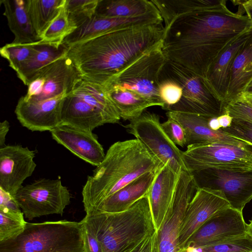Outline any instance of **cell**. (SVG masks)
Listing matches in <instances>:
<instances>
[{
	"label": "cell",
	"instance_id": "6da1fadb",
	"mask_svg": "<svg viewBox=\"0 0 252 252\" xmlns=\"http://www.w3.org/2000/svg\"><path fill=\"white\" fill-rule=\"evenodd\" d=\"M162 51L168 60L204 78L220 52L233 39L252 28L247 15L233 12L226 1L175 18L164 26Z\"/></svg>",
	"mask_w": 252,
	"mask_h": 252
},
{
	"label": "cell",
	"instance_id": "7a4b0ae2",
	"mask_svg": "<svg viewBox=\"0 0 252 252\" xmlns=\"http://www.w3.org/2000/svg\"><path fill=\"white\" fill-rule=\"evenodd\" d=\"M163 22L107 32L68 47L83 79L103 86L140 56L160 45Z\"/></svg>",
	"mask_w": 252,
	"mask_h": 252
},
{
	"label": "cell",
	"instance_id": "3957f363",
	"mask_svg": "<svg viewBox=\"0 0 252 252\" xmlns=\"http://www.w3.org/2000/svg\"><path fill=\"white\" fill-rule=\"evenodd\" d=\"M163 165L136 138L114 143L83 188L86 214L140 176L158 170Z\"/></svg>",
	"mask_w": 252,
	"mask_h": 252
},
{
	"label": "cell",
	"instance_id": "277c9868",
	"mask_svg": "<svg viewBox=\"0 0 252 252\" xmlns=\"http://www.w3.org/2000/svg\"><path fill=\"white\" fill-rule=\"evenodd\" d=\"M84 218L94 228L103 252H131L156 231L148 195L125 211L92 214Z\"/></svg>",
	"mask_w": 252,
	"mask_h": 252
},
{
	"label": "cell",
	"instance_id": "5b68a950",
	"mask_svg": "<svg viewBox=\"0 0 252 252\" xmlns=\"http://www.w3.org/2000/svg\"><path fill=\"white\" fill-rule=\"evenodd\" d=\"M0 252H88L83 222H27L17 237L0 242Z\"/></svg>",
	"mask_w": 252,
	"mask_h": 252
},
{
	"label": "cell",
	"instance_id": "8992f818",
	"mask_svg": "<svg viewBox=\"0 0 252 252\" xmlns=\"http://www.w3.org/2000/svg\"><path fill=\"white\" fill-rule=\"evenodd\" d=\"M160 76L171 79L182 88L180 101L167 111H179L218 117L224 105L211 92L204 79L191 70L167 60Z\"/></svg>",
	"mask_w": 252,
	"mask_h": 252
},
{
	"label": "cell",
	"instance_id": "52a82bcc",
	"mask_svg": "<svg viewBox=\"0 0 252 252\" xmlns=\"http://www.w3.org/2000/svg\"><path fill=\"white\" fill-rule=\"evenodd\" d=\"M167 60L161 43L140 56L106 83L132 91L162 108L158 85Z\"/></svg>",
	"mask_w": 252,
	"mask_h": 252
},
{
	"label": "cell",
	"instance_id": "ba28073f",
	"mask_svg": "<svg viewBox=\"0 0 252 252\" xmlns=\"http://www.w3.org/2000/svg\"><path fill=\"white\" fill-rule=\"evenodd\" d=\"M185 166L190 173L211 168H252V145L241 146L221 142L188 145L183 152Z\"/></svg>",
	"mask_w": 252,
	"mask_h": 252
},
{
	"label": "cell",
	"instance_id": "9c48e42d",
	"mask_svg": "<svg viewBox=\"0 0 252 252\" xmlns=\"http://www.w3.org/2000/svg\"><path fill=\"white\" fill-rule=\"evenodd\" d=\"M29 220L51 214L62 215L71 195L60 178L40 179L23 186L14 196Z\"/></svg>",
	"mask_w": 252,
	"mask_h": 252
},
{
	"label": "cell",
	"instance_id": "30bf717a",
	"mask_svg": "<svg viewBox=\"0 0 252 252\" xmlns=\"http://www.w3.org/2000/svg\"><path fill=\"white\" fill-rule=\"evenodd\" d=\"M124 126L163 164H168L178 174L182 170L188 171L183 160V151L166 134L158 115L144 112L139 118L130 121Z\"/></svg>",
	"mask_w": 252,
	"mask_h": 252
},
{
	"label": "cell",
	"instance_id": "8fae6325",
	"mask_svg": "<svg viewBox=\"0 0 252 252\" xmlns=\"http://www.w3.org/2000/svg\"><path fill=\"white\" fill-rule=\"evenodd\" d=\"M82 79L71 59L67 55L38 70L28 85L22 98L27 101H40L72 93Z\"/></svg>",
	"mask_w": 252,
	"mask_h": 252
},
{
	"label": "cell",
	"instance_id": "7c38bea8",
	"mask_svg": "<svg viewBox=\"0 0 252 252\" xmlns=\"http://www.w3.org/2000/svg\"><path fill=\"white\" fill-rule=\"evenodd\" d=\"M197 188L221 191L230 207L240 212L252 199V168L231 169L211 168L191 173Z\"/></svg>",
	"mask_w": 252,
	"mask_h": 252
},
{
	"label": "cell",
	"instance_id": "4fadbf2b",
	"mask_svg": "<svg viewBox=\"0 0 252 252\" xmlns=\"http://www.w3.org/2000/svg\"><path fill=\"white\" fill-rule=\"evenodd\" d=\"M197 187L193 175L182 170L174 196L160 228L156 231L155 252H178L180 227Z\"/></svg>",
	"mask_w": 252,
	"mask_h": 252
},
{
	"label": "cell",
	"instance_id": "5bb4252c",
	"mask_svg": "<svg viewBox=\"0 0 252 252\" xmlns=\"http://www.w3.org/2000/svg\"><path fill=\"white\" fill-rule=\"evenodd\" d=\"M228 207L230 205L221 191L206 188H197L180 227L179 250L185 248L192 235L211 217Z\"/></svg>",
	"mask_w": 252,
	"mask_h": 252
},
{
	"label": "cell",
	"instance_id": "9a60e30c",
	"mask_svg": "<svg viewBox=\"0 0 252 252\" xmlns=\"http://www.w3.org/2000/svg\"><path fill=\"white\" fill-rule=\"evenodd\" d=\"M247 233V224L242 212L228 207L216 213L200 227L184 249H195Z\"/></svg>",
	"mask_w": 252,
	"mask_h": 252
},
{
	"label": "cell",
	"instance_id": "2e32d148",
	"mask_svg": "<svg viewBox=\"0 0 252 252\" xmlns=\"http://www.w3.org/2000/svg\"><path fill=\"white\" fill-rule=\"evenodd\" d=\"M34 151L21 145L0 147V188L14 196L36 164Z\"/></svg>",
	"mask_w": 252,
	"mask_h": 252
},
{
	"label": "cell",
	"instance_id": "e0dca14e",
	"mask_svg": "<svg viewBox=\"0 0 252 252\" xmlns=\"http://www.w3.org/2000/svg\"><path fill=\"white\" fill-rule=\"evenodd\" d=\"M67 95L40 101H27L21 96L15 109L17 118L32 131H51L62 124V107Z\"/></svg>",
	"mask_w": 252,
	"mask_h": 252
},
{
	"label": "cell",
	"instance_id": "ac0fdd59",
	"mask_svg": "<svg viewBox=\"0 0 252 252\" xmlns=\"http://www.w3.org/2000/svg\"><path fill=\"white\" fill-rule=\"evenodd\" d=\"M159 12L132 18L105 17L94 14L67 35L63 43L67 47L112 31L137 26L162 22Z\"/></svg>",
	"mask_w": 252,
	"mask_h": 252
},
{
	"label": "cell",
	"instance_id": "d6986e66",
	"mask_svg": "<svg viewBox=\"0 0 252 252\" xmlns=\"http://www.w3.org/2000/svg\"><path fill=\"white\" fill-rule=\"evenodd\" d=\"M50 132L58 143L93 166H98L105 157L102 145L92 132L63 124Z\"/></svg>",
	"mask_w": 252,
	"mask_h": 252
},
{
	"label": "cell",
	"instance_id": "ffe728a7",
	"mask_svg": "<svg viewBox=\"0 0 252 252\" xmlns=\"http://www.w3.org/2000/svg\"><path fill=\"white\" fill-rule=\"evenodd\" d=\"M252 34V28L231 41L214 60L204 78L210 90L224 105L233 62Z\"/></svg>",
	"mask_w": 252,
	"mask_h": 252
},
{
	"label": "cell",
	"instance_id": "44dd1931",
	"mask_svg": "<svg viewBox=\"0 0 252 252\" xmlns=\"http://www.w3.org/2000/svg\"><path fill=\"white\" fill-rule=\"evenodd\" d=\"M167 118L178 122L184 128L188 145L210 142H221L241 146L252 145L223 132L211 129L208 126L209 116L179 111H167Z\"/></svg>",
	"mask_w": 252,
	"mask_h": 252
},
{
	"label": "cell",
	"instance_id": "7402d4cb",
	"mask_svg": "<svg viewBox=\"0 0 252 252\" xmlns=\"http://www.w3.org/2000/svg\"><path fill=\"white\" fill-rule=\"evenodd\" d=\"M180 174L176 173L168 164H165L152 185L148 197L156 230L161 226L172 203Z\"/></svg>",
	"mask_w": 252,
	"mask_h": 252
},
{
	"label": "cell",
	"instance_id": "603a6c76",
	"mask_svg": "<svg viewBox=\"0 0 252 252\" xmlns=\"http://www.w3.org/2000/svg\"><path fill=\"white\" fill-rule=\"evenodd\" d=\"M159 169L154 172H147L140 176L106 198L94 209L86 215L115 213L127 210L138 200L148 195Z\"/></svg>",
	"mask_w": 252,
	"mask_h": 252
},
{
	"label": "cell",
	"instance_id": "cb8c5ba5",
	"mask_svg": "<svg viewBox=\"0 0 252 252\" xmlns=\"http://www.w3.org/2000/svg\"><path fill=\"white\" fill-rule=\"evenodd\" d=\"M62 124L92 132L104 124L114 123L101 111L71 93L63 101Z\"/></svg>",
	"mask_w": 252,
	"mask_h": 252
},
{
	"label": "cell",
	"instance_id": "d4e9b609",
	"mask_svg": "<svg viewBox=\"0 0 252 252\" xmlns=\"http://www.w3.org/2000/svg\"><path fill=\"white\" fill-rule=\"evenodd\" d=\"M8 27L16 43H32L41 40L32 26L28 12L27 0H1Z\"/></svg>",
	"mask_w": 252,
	"mask_h": 252
},
{
	"label": "cell",
	"instance_id": "484cf974",
	"mask_svg": "<svg viewBox=\"0 0 252 252\" xmlns=\"http://www.w3.org/2000/svg\"><path fill=\"white\" fill-rule=\"evenodd\" d=\"M252 80V34L233 62L224 106L240 97Z\"/></svg>",
	"mask_w": 252,
	"mask_h": 252
},
{
	"label": "cell",
	"instance_id": "4316f807",
	"mask_svg": "<svg viewBox=\"0 0 252 252\" xmlns=\"http://www.w3.org/2000/svg\"><path fill=\"white\" fill-rule=\"evenodd\" d=\"M115 106L121 119L131 121L139 118L148 107L155 104L138 94L117 85L102 86Z\"/></svg>",
	"mask_w": 252,
	"mask_h": 252
},
{
	"label": "cell",
	"instance_id": "83f0119b",
	"mask_svg": "<svg viewBox=\"0 0 252 252\" xmlns=\"http://www.w3.org/2000/svg\"><path fill=\"white\" fill-rule=\"evenodd\" d=\"M68 48L63 43L40 40L30 57L16 72L18 77L28 86L31 79L42 67L67 55Z\"/></svg>",
	"mask_w": 252,
	"mask_h": 252
},
{
	"label": "cell",
	"instance_id": "f1b7e54d",
	"mask_svg": "<svg viewBox=\"0 0 252 252\" xmlns=\"http://www.w3.org/2000/svg\"><path fill=\"white\" fill-rule=\"evenodd\" d=\"M159 12L152 0H99L95 14L105 17L132 18Z\"/></svg>",
	"mask_w": 252,
	"mask_h": 252
},
{
	"label": "cell",
	"instance_id": "f546056e",
	"mask_svg": "<svg viewBox=\"0 0 252 252\" xmlns=\"http://www.w3.org/2000/svg\"><path fill=\"white\" fill-rule=\"evenodd\" d=\"M72 93L101 111L114 124L120 121L121 118L102 86L82 79L76 85Z\"/></svg>",
	"mask_w": 252,
	"mask_h": 252
},
{
	"label": "cell",
	"instance_id": "4dcf8cb0",
	"mask_svg": "<svg viewBox=\"0 0 252 252\" xmlns=\"http://www.w3.org/2000/svg\"><path fill=\"white\" fill-rule=\"evenodd\" d=\"M65 1L66 0H27L32 26L40 39Z\"/></svg>",
	"mask_w": 252,
	"mask_h": 252
},
{
	"label": "cell",
	"instance_id": "1f68e13d",
	"mask_svg": "<svg viewBox=\"0 0 252 252\" xmlns=\"http://www.w3.org/2000/svg\"><path fill=\"white\" fill-rule=\"evenodd\" d=\"M99 0H66L64 7L73 31L95 13Z\"/></svg>",
	"mask_w": 252,
	"mask_h": 252
},
{
	"label": "cell",
	"instance_id": "d6a6232c",
	"mask_svg": "<svg viewBox=\"0 0 252 252\" xmlns=\"http://www.w3.org/2000/svg\"><path fill=\"white\" fill-rule=\"evenodd\" d=\"M39 41L28 43H7L0 48V55L16 72L33 54Z\"/></svg>",
	"mask_w": 252,
	"mask_h": 252
},
{
	"label": "cell",
	"instance_id": "836d02e7",
	"mask_svg": "<svg viewBox=\"0 0 252 252\" xmlns=\"http://www.w3.org/2000/svg\"><path fill=\"white\" fill-rule=\"evenodd\" d=\"M190 250L198 252H252V237L247 233Z\"/></svg>",
	"mask_w": 252,
	"mask_h": 252
},
{
	"label": "cell",
	"instance_id": "e575fe53",
	"mask_svg": "<svg viewBox=\"0 0 252 252\" xmlns=\"http://www.w3.org/2000/svg\"><path fill=\"white\" fill-rule=\"evenodd\" d=\"M64 5L42 35V41L62 43L64 39L73 32Z\"/></svg>",
	"mask_w": 252,
	"mask_h": 252
},
{
	"label": "cell",
	"instance_id": "d590c367",
	"mask_svg": "<svg viewBox=\"0 0 252 252\" xmlns=\"http://www.w3.org/2000/svg\"><path fill=\"white\" fill-rule=\"evenodd\" d=\"M24 214L0 210V242L15 238L24 230Z\"/></svg>",
	"mask_w": 252,
	"mask_h": 252
},
{
	"label": "cell",
	"instance_id": "8d00e7d4",
	"mask_svg": "<svg viewBox=\"0 0 252 252\" xmlns=\"http://www.w3.org/2000/svg\"><path fill=\"white\" fill-rule=\"evenodd\" d=\"M158 93L164 104L163 109L168 111L181 99L183 90L179 83L166 77L159 76Z\"/></svg>",
	"mask_w": 252,
	"mask_h": 252
},
{
	"label": "cell",
	"instance_id": "74e56055",
	"mask_svg": "<svg viewBox=\"0 0 252 252\" xmlns=\"http://www.w3.org/2000/svg\"><path fill=\"white\" fill-rule=\"evenodd\" d=\"M231 136L252 144V123L239 118H233L230 126L221 128Z\"/></svg>",
	"mask_w": 252,
	"mask_h": 252
},
{
	"label": "cell",
	"instance_id": "f35d334b",
	"mask_svg": "<svg viewBox=\"0 0 252 252\" xmlns=\"http://www.w3.org/2000/svg\"><path fill=\"white\" fill-rule=\"evenodd\" d=\"M228 114L233 118H239L252 123V105L242 96L226 104L224 113Z\"/></svg>",
	"mask_w": 252,
	"mask_h": 252
},
{
	"label": "cell",
	"instance_id": "ab89813d",
	"mask_svg": "<svg viewBox=\"0 0 252 252\" xmlns=\"http://www.w3.org/2000/svg\"><path fill=\"white\" fill-rule=\"evenodd\" d=\"M161 126L171 141L176 146H187L186 132L181 124L176 121L167 118V120L161 123Z\"/></svg>",
	"mask_w": 252,
	"mask_h": 252
},
{
	"label": "cell",
	"instance_id": "60d3db41",
	"mask_svg": "<svg viewBox=\"0 0 252 252\" xmlns=\"http://www.w3.org/2000/svg\"><path fill=\"white\" fill-rule=\"evenodd\" d=\"M83 222L88 252H103L95 231L91 223L84 218Z\"/></svg>",
	"mask_w": 252,
	"mask_h": 252
},
{
	"label": "cell",
	"instance_id": "b9f144b4",
	"mask_svg": "<svg viewBox=\"0 0 252 252\" xmlns=\"http://www.w3.org/2000/svg\"><path fill=\"white\" fill-rule=\"evenodd\" d=\"M0 210L9 212H22L14 197L1 188H0Z\"/></svg>",
	"mask_w": 252,
	"mask_h": 252
},
{
	"label": "cell",
	"instance_id": "7bdbcfd3",
	"mask_svg": "<svg viewBox=\"0 0 252 252\" xmlns=\"http://www.w3.org/2000/svg\"><path fill=\"white\" fill-rule=\"evenodd\" d=\"M235 5H238V10L236 12L240 15L248 16L252 21V0H231Z\"/></svg>",
	"mask_w": 252,
	"mask_h": 252
},
{
	"label": "cell",
	"instance_id": "ee69618b",
	"mask_svg": "<svg viewBox=\"0 0 252 252\" xmlns=\"http://www.w3.org/2000/svg\"><path fill=\"white\" fill-rule=\"evenodd\" d=\"M155 232L148 236L131 252H155Z\"/></svg>",
	"mask_w": 252,
	"mask_h": 252
},
{
	"label": "cell",
	"instance_id": "f6af8a7d",
	"mask_svg": "<svg viewBox=\"0 0 252 252\" xmlns=\"http://www.w3.org/2000/svg\"><path fill=\"white\" fill-rule=\"evenodd\" d=\"M9 124L7 120L0 123V147L5 145V137L9 129Z\"/></svg>",
	"mask_w": 252,
	"mask_h": 252
},
{
	"label": "cell",
	"instance_id": "bcb514c9",
	"mask_svg": "<svg viewBox=\"0 0 252 252\" xmlns=\"http://www.w3.org/2000/svg\"><path fill=\"white\" fill-rule=\"evenodd\" d=\"M221 128H226L230 126L233 118L228 114L224 113L218 117Z\"/></svg>",
	"mask_w": 252,
	"mask_h": 252
},
{
	"label": "cell",
	"instance_id": "7dc6e473",
	"mask_svg": "<svg viewBox=\"0 0 252 252\" xmlns=\"http://www.w3.org/2000/svg\"><path fill=\"white\" fill-rule=\"evenodd\" d=\"M208 123L209 127L212 130H218L221 128V126L219 122L218 117H210L208 120Z\"/></svg>",
	"mask_w": 252,
	"mask_h": 252
},
{
	"label": "cell",
	"instance_id": "c3c4849f",
	"mask_svg": "<svg viewBox=\"0 0 252 252\" xmlns=\"http://www.w3.org/2000/svg\"><path fill=\"white\" fill-rule=\"evenodd\" d=\"M243 94L252 95V80L246 88Z\"/></svg>",
	"mask_w": 252,
	"mask_h": 252
},
{
	"label": "cell",
	"instance_id": "681fc988",
	"mask_svg": "<svg viewBox=\"0 0 252 252\" xmlns=\"http://www.w3.org/2000/svg\"><path fill=\"white\" fill-rule=\"evenodd\" d=\"M241 96H242L247 102L252 105V95L242 94Z\"/></svg>",
	"mask_w": 252,
	"mask_h": 252
},
{
	"label": "cell",
	"instance_id": "f907efd6",
	"mask_svg": "<svg viewBox=\"0 0 252 252\" xmlns=\"http://www.w3.org/2000/svg\"><path fill=\"white\" fill-rule=\"evenodd\" d=\"M247 233L252 237V218L250 220V223L247 224Z\"/></svg>",
	"mask_w": 252,
	"mask_h": 252
},
{
	"label": "cell",
	"instance_id": "816d5d0a",
	"mask_svg": "<svg viewBox=\"0 0 252 252\" xmlns=\"http://www.w3.org/2000/svg\"><path fill=\"white\" fill-rule=\"evenodd\" d=\"M178 252H198L196 251H194L190 249H183L182 250H180L178 251Z\"/></svg>",
	"mask_w": 252,
	"mask_h": 252
}]
</instances>
